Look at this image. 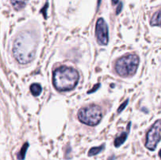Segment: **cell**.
Wrapping results in <instances>:
<instances>
[{"label": "cell", "mask_w": 161, "mask_h": 160, "mask_svg": "<svg viewBox=\"0 0 161 160\" xmlns=\"http://www.w3.org/2000/svg\"><path fill=\"white\" fill-rule=\"evenodd\" d=\"M95 35L97 42L100 45H105L108 42V25L103 18H99L96 23Z\"/></svg>", "instance_id": "8992f818"}, {"label": "cell", "mask_w": 161, "mask_h": 160, "mask_svg": "<svg viewBox=\"0 0 161 160\" xmlns=\"http://www.w3.org/2000/svg\"><path fill=\"white\" fill-rule=\"evenodd\" d=\"M10 2L16 10H20L26 6L28 0H10Z\"/></svg>", "instance_id": "ba28073f"}, {"label": "cell", "mask_w": 161, "mask_h": 160, "mask_svg": "<svg viewBox=\"0 0 161 160\" xmlns=\"http://www.w3.org/2000/svg\"><path fill=\"white\" fill-rule=\"evenodd\" d=\"M112 1H113V4H116V3H117L118 2H119V0H112Z\"/></svg>", "instance_id": "9a60e30c"}, {"label": "cell", "mask_w": 161, "mask_h": 160, "mask_svg": "<svg viewBox=\"0 0 161 160\" xmlns=\"http://www.w3.org/2000/svg\"><path fill=\"white\" fill-rule=\"evenodd\" d=\"M28 147H29V144H28V143H25V144H24V145L22 146L21 149L20 150L19 153L17 154V159L18 160L25 159V155H26L27 150H28Z\"/></svg>", "instance_id": "30bf717a"}, {"label": "cell", "mask_w": 161, "mask_h": 160, "mask_svg": "<svg viewBox=\"0 0 161 160\" xmlns=\"http://www.w3.org/2000/svg\"><path fill=\"white\" fill-rule=\"evenodd\" d=\"M127 133H121V134L119 135L117 138H116V140H115L114 141L115 146H116V147H119V146L122 145V144L125 142L126 140H127Z\"/></svg>", "instance_id": "9c48e42d"}, {"label": "cell", "mask_w": 161, "mask_h": 160, "mask_svg": "<svg viewBox=\"0 0 161 160\" xmlns=\"http://www.w3.org/2000/svg\"><path fill=\"white\" fill-rule=\"evenodd\" d=\"M150 23L151 25H153V26L161 27V9L153 14L152 19H151Z\"/></svg>", "instance_id": "52a82bcc"}, {"label": "cell", "mask_w": 161, "mask_h": 160, "mask_svg": "<svg viewBox=\"0 0 161 160\" xmlns=\"http://www.w3.org/2000/svg\"><path fill=\"white\" fill-rule=\"evenodd\" d=\"M102 117V110L97 105H91L81 108L78 112V118L83 123L88 125H96L100 122Z\"/></svg>", "instance_id": "277c9868"}, {"label": "cell", "mask_w": 161, "mask_h": 160, "mask_svg": "<svg viewBox=\"0 0 161 160\" xmlns=\"http://www.w3.org/2000/svg\"><path fill=\"white\" fill-rule=\"evenodd\" d=\"M159 156H160V158H161V150L160 151V152H159Z\"/></svg>", "instance_id": "2e32d148"}, {"label": "cell", "mask_w": 161, "mask_h": 160, "mask_svg": "<svg viewBox=\"0 0 161 160\" xmlns=\"http://www.w3.org/2000/svg\"><path fill=\"white\" fill-rule=\"evenodd\" d=\"M139 58L135 54H127L117 60L115 68L118 75L122 77L131 76L138 69Z\"/></svg>", "instance_id": "3957f363"}, {"label": "cell", "mask_w": 161, "mask_h": 160, "mask_svg": "<svg viewBox=\"0 0 161 160\" xmlns=\"http://www.w3.org/2000/svg\"><path fill=\"white\" fill-rule=\"evenodd\" d=\"M30 90H31V93L33 96H39L42 92V87L38 83H33L30 87Z\"/></svg>", "instance_id": "8fae6325"}, {"label": "cell", "mask_w": 161, "mask_h": 160, "mask_svg": "<svg viewBox=\"0 0 161 160\" xmlns=\"http://www.w3.org/2000/svg\"><path fill=\"white\" fill-rule=\"evenodd\" d=\"M161 140V119L157 120L152 125L146 135V147L149 150L154 151Z\"/></svg>", "instance_id": "5b68a950"}, {"label": "cell", "mask_w": 161, "mask_h": 160, "mask_svg": "<svg viewBox=\"0 0 161 160\" xmlns=\"http://www.w3.org/2000/svg\"><path fill=\"white\" fill-rule=\"evenodd\" d=\"M38 47L37 36L31 31H23L18 34L14 42L13 53L20 64L30 63L36 57Z\"/></svg>", "instance_id": "6da1fadb"}, {"label": "cell", "mask_w": 161, "mask_h": 160, "mask_svg": "<svg viewBox=\"0 0 161 160\" xmlns=\"http://www.w3.org/2000/svg\"><path fill=\"white\" fill-rule=\"evenodd\" d=\"M121 7H122V4L120 5V6H119V7H118V9H117V12H116V13H119V12H120V10H121Z\"/></svg>", "instance_id": "5bb4252c"}, {"label": "cell", "mask_w": 161, "mask_h": 160, "mask_svg": "<svg viewBox=\"0 0 161 160\" xmlns=\"http://www.w3.org/2000/svg\"><path fill=\"white\" fill-rule=\"evenodd\" d=\"M105 148V145H102V146H99V147H91L90 149V151L88 152V155L89 156H93V155H96L97 154L100 153L101 152L103 151V149Z\"/></svg>", "instance_id": "7c38bea8"}, {"label": "cell", "mask_w": 161, "mask_h": 160, "mask_svg": "<svg viewBox=\"0 0 161 160\" xmlns=\"http://www.w3.org/2000/svg\"><path fill=\"white\" fill-rule=\"evenodd\" d=\"M127 103H128V100H127V101H126V102H124V103L122 104V106H121L120 108H119V109H118V112H121V111H122V110L124 109V108H125V106H127Z\"/></svg>", "instance_id": "4fadbf2b"}, {"label": "cell", "mask_w": 161, "mask_h": 160, "mask_svg": "<svg viewBox=\"0 0 161 160\" xmlns=\"http://www.w3.org/2000/svg\"><path fill=\"white\" fill-rule=\"evenodd\" d=\"M80 75L76 70L69 67H61L53 72V84L58 91H69L78 84Z\"/></svg>", "instance_id": "7a4b0ae2"}]
</instances>
